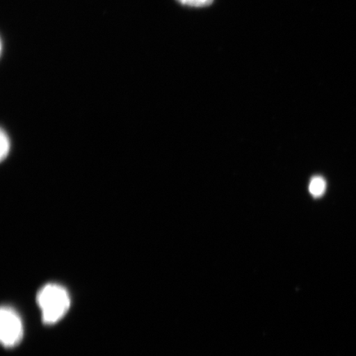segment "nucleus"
Segmentation results:
<instances>
[{"mask_svg":"<svg viewBox=\"0 0 356 356\" xmlns=\"http://www.w3.org/2000/svg\"><path fill=\"white\" fill-rule=\"evenodd\" d=\"M37 302L42 310V321L54 324L64 317L70 307L68 291L57 284H48L40 289Z\"/></svg>","mask_w":356,"mask_h":356,"instance_id":"nucleus-1","label":"nucleus"},{"mask_svg":"<svg viewBox=\"0 0 356 356\" xmlns=\"http://www.w3.org/2000/svg\"><path fill=\"white\" fill-rule=\"evenodd\" d=\"M24 336V327L19 315L8 306L0 312V339L3 346L10 348L19 343Z\"/></svg>","mask_w":356,"mask_h":356,"instance_id":"nucleus-2","label":"nucleus"},{"mask_svg":"<svg viewBox=\"0 0 356 356\" xmlns=\"http://www.w3.org/2000/svg\"><path fill=\"white\" fill-rule=\"evenodd\" d=\"M326 190V182L322 177H314L310 181L309 191L314 197H319L323 195Z\"/></svg>","mask_w":356,"mask_h":356,"instance_id":"nucleus-3","label":"nucleus"},{"mask_svg":"<svg viewBox=\"0 0 356 356\" xmlns=\"http://www.w3.org/2000/svg\"><path fill=\"white\" fill-rule=\"evenodd\" d=\"M0 144H1L0 156H1V160L3 161V160L8 157L11 149L10 137H8V134L3 130L1 131V136H0Z\"/></svg>","mask_w":356,"mask_h":356,"instance_id":"nucleus-4","label":"nucleus"},{"mask_svg":"<svg viewBox=\"0 0 356 356\" xmlns=\"http://www.w3.org/2000/svg\"><path fill=\"white\" fill-rule=\"evenodd\" d=\"M177 1L191 7H204L210 6L213 0H177Z\"/></svg>","mask_w":356,"mask_h":356,"instance_id":"nucleus-5","label":"nucleus"}]
</instances>
